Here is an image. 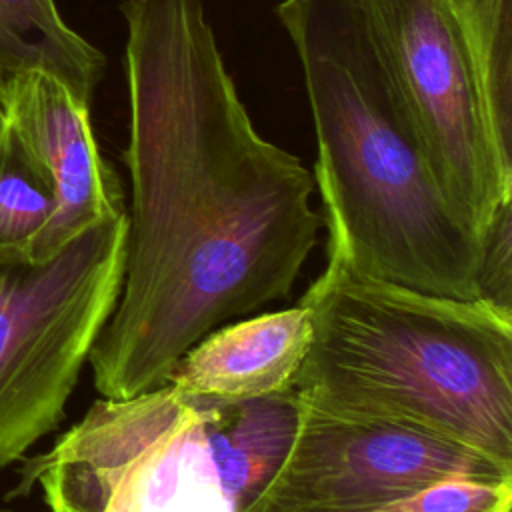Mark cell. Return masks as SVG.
Listing matches in <instances>:
<instances>
[{
    "label": "cell",
    "mask_w": 512,
    "mask_h": 512,
    "mask_svg": "<svg viewBox=\"0 0 512 512\" xmlns=\"http://www.w3.org/2000/svg\"><path fill=\"white\" fill-rule=\"evenodd\" d=\"M130 176L116 304L88 362L102 398L168 382L214 328L286 298L318 242L314 176L252 124L204 0H124Z\"/></svg>",
    "instance_id": "cell-1"
},
{
    "label": "cell",
    "mask_w": 512,
    "mask_h": 512,
    "mask_svg": "<svg viewBox=\"0 0 512 512\" xmlns=\"http://www.w3.org/2000/svg\"><path fill=\"white\" fill-rule=\"evenodd\" d=\"M308 94L328 260L414 292L478 300L482 236L438 186L360 0H282Z\"/></svg>",
    "instance_id": "cell-2"
},
{
    "label": "cell",
    "mask_w": 512,
    "mask_h": 512,
    "mask_svg": "<svg viewBox=\"0 0 512 512\" xmlns=\"http://www.w3.org/2000/svg\"><path fill=\"white\" fill-rule=\"evenodd\" d=\"M310 350L300 402L388 422L512 468V312L430 296L328 260L300 302Z\"/></svg>",
    "instance_id": "cell-3"
},
{
    "label": "cell",
    "mask_w": 512,
    "mask_h": 512,
    "mask_svg": "<svg viewBox=\"0 0 512 512\" xmlns=\"http://www.w3.org/2000/svg\"><path fill=\"white\" fill-rule=\"evenodd\" d=\"M124 210L34 260L0 252V466L62 418L122 284Z\"/></svg>",
    "instance_id": "cell-4"
},
{
    "label": "cell",
    "mask_w": 512,
    "mask_h": 512,
    "mask_svg": "<svg viewBox=\"0 0 512 512\" xmlns=\"http://www.w3.org/2000/svg\"><path fill=\"white\" fill-rule=\"evenodd\" d=\"M360 2L438 186L484 236L512 200V152L496 134L456 0Z\"/></svg>",
    "instance_id": "cell-5"
},
{
    "label": "cell",
    "mask_w": 512,
    "mask_h": 512,
    "mask_svg": "<svg viewBox=\"0 0 512 512\" xmlns=\"http://www.w3.org/2000/svg\"><path fill=\"white\" fill-rule=\"evenodd\" d=\"M444 478L510 480L512 468L426 432L300 402L282 464L244 512H366Z\"/></svg>",
    "instance_id": "cell-6"
},
{
    "label": "cell",
    "mask_w": 512,
    "mask_h": 512,
    "mask_svg": "<svg viewBox=\"0 0 512 512\" xmlns=\"http://www.w3.org/2000/svg\"><path fill=\"white\" fill-rule=\"evenodd\" d=\"M0 104L54 194L52 216L28 258H46L90 224L126 210L118 178L100 154L90 102L62 78L46 70L20 72L0 86Z\"/></svg>",
    "instance_id": "cell-7"
},
{
    "label": "cell",
    "mask_w": 512,
    "mask_h": 512,
    "mask_svg": "<svg viewBox=\"0 0 512 512\" xmlns=\"http://www.w3.org/2000/svg\"><path fill=\"white\" fill-rule=\"evenodd\" d=\"M310 342L312 324L302 304L256 314L202 336L176 362L168 382L186 396L218 402L286 394Z\"/></svg>",
    "instance_id": "cell-8"
},
{
    "label": "cell",
    "mask_w": 512,
    "mask_h": 512,
    "mask_svg": "<svg viewBox=\"0 0 512 512\" xmlns=\"http://www.w3.org/2000/svg\"><path fill=\"white\" fill-rule=\"evenodd\" d=\"M104 66L102 52L64 22L54 0H0V86L46 70L90 102Z\"/></svg>",
    "instance_id": "cell-9"
},
{
    "label": "cell",
    "mask_w": 512,
    "mask_h": 512,
    "mask_svg": "<svg viewBox=\"0 0 512 512\" xmlns=\"http://www.w3.org/2000/svg\"><path fill=\"white\" fill-rule=\"evenodd\" d=\"M54 210L48 176L0 114V252L28 254Z\"/></svg>",
    "instance_id": "cell-10"
},
{
    "label": "cell",
    "mask_w": 512,
    "mask_h": 512,
    "mask_svg": "<svg viewBox=\"0 0 512 512\" xmlns=\"http://www.w3.org/2000/svg\"><path fill=\"white\" fill-rule=\"evenodd\" d=\"M512 0H456L490 104L496 134L512 152Z\"/></svg>",
    "instance_id": "cell-11"
},
{
    "label": "cell",
    "mask_w": 512,
    "mask_h": 512,
    "mask_svg": "<svg viewBox=\"0 0 512 512\" xmlns=\"http://www.w3.org/2000/svg\"><path fill=\"white\" fill-rule=\"evenodd\" d=\"M512 478H444L366 512H510Z\"/></svg>",
    "instance_id": "cell-12"
},
{
    "label": "cell",
    "mask_w": 512,
    "mask_h": 512,
    "mask_svg": "<svg viewBox=\"0 0 512 512\" xmlns=\"http://www.w3.org/2000/svg\"><path fill=\"white\" fill-rule=\"evenodd\" d=\"M512 200L506 202L482 236L480 298L512 312Z\"/></svg>",
    "instance_id": "cell-13"
},
{
    "label": "cell",
    "mask_w": 512,
    "mask_h": 512,
    "mask_svg": "<svg viewBox=\"0 0 512 512\" xmlns=\"http://www.w3.org/2000/svg\"><path fill=\"white\" fill-rule=\"evenodd\" d=\"M0 114H2V104H0Z\"/></svg>",
    "instance_id": "cell-14"
}]
</instances>
